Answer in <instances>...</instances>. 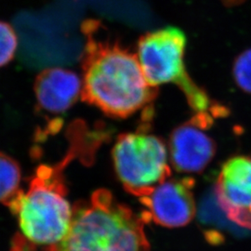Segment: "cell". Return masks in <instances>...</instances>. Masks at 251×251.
I'll use <instances>...</instances> for the list:
<instances>
[{
  "mask_svg": "<svg viewBox=\"0 0 251 251\" xmlns=\"http://www.w3.org/2000/svg\"><path fill=\"white\" fill-rule=\"evenodd\" d=\"M22 171L18 162L0 152V203L7 205L20 191Z\"/></svg>",
  "mask_w": 251,
  "mask_h": 251,
  "instance_id": "obj_10",
  "label": "cell"
},
{
  "mask_svg": "<svg viewBox=\"0 0 251 251\" xmlns=\"http://www.w3.org/2000/svg\"><path fill=\"white\" fill-rule=\"evenodd\" d=\"M75 150L72 147L59 164L40 165L26 191L20 189L6 205L18 219L19 234L34 251L57 245L70 229L73 208L66 198L64 169L75 157Z\"/></svg>",
  "mask_w": 251,
  "mask_h": 251,
  "instance_id": "obj_3",
  "label": "cell"
},
{
  "mask_svg": "<svg viewBox=\"0 0 251 251\" xmlns=\"http://www.w3.org/2000/svg\"><path fill=\"white\" fill-rule=\"evenodd\" d=\"M98 32L94 22L84 25L81 99L108 117L126 118L151 104L157 89L146 80L137 55Z\"/></svg>",
  "mask_w": 251,
  "mask_h": 251,
  "instance_id": "obj_1",
  "label": "cell"
},
{
  "mask_svg": "<svg viewBox=\"0 0 251 251\" xmlns=\"http://www.w3.org/2000/svg\"><path fill=\"white\" fill-rule=\"evenodd\" d=\"M18 48V37L9 24L0 21V68L10 63Z\"/></svg>",
  "mask_w": 251,
  "mask_h": 251,
  "instance_id": "obj_11",
  "label": "cell"
},
{
  "mask_svg": "<svg viewBox=\"0 0 251 251\" xmlns=\"http://www.w3.org/2000/svg\"><path fill=\"white\" fill-rule=\"evenodd\" d=\"M214 118L210 114H196L172 131L169 148L171 164L178 172L200 173L212 161L216 144L206 130Z\"/></svg>",
  "mask_w": 251,
  "mask_h": 251,
  "instance_id": "obj_7",
  "label": "cell"
},
{
  "mask_svg": "<svg viewBox=\"0 0 251 251\" xmlns=\"http://www.w3.org/2000/svg\"><path fill=\"white\" fill-rule=\"evenodd\" d=\"M233 77L241 90L251 93V49L236 58L233 64Z\"/></svg>",
  "mask_w": 251,
  "mask_h": 251,
  "instance_id": "obj_12",
  "label": "cell"
},
{
  "mask_svg": "<svg viewBox=\"0 0 251 251\" xmlns=\"http://www.w3.org/2000/svg\"><path fill=\"white\" fill-rule=\"evenodd\" d=\"M222 211L231 222L251 230V158L234 156L225 162L213 189Z\"/></svg>",
  "mask_w": 251,
  "mask_h": 251,
  "instance_id": "obj_8",
  "label": "cell"
},
{
  "mask_svg": "<svg viewBox=\"0 0 251 251\" xmlns=\"http://www.w3.org/2000/svg\"><path fill=\"white\" fill-rule=\"evenodd\" d=\"M195 179L191 177L167 179L158 184L140 202L145 207L142 216L146 223L178 228L190 224L196 215L197 206L193 189Z\"/></svg>",
  "mask_w": 251,
  "mask_h": 251,
  "instance_id": "obj_6",
  "label": "cell"
},
{
  "mask_svg": "<svg viewBox=\"0 0 251 251\" xmlns=\"http://www.w3.org/2000/svg\"><path fill=\"white\" fill-rule=\"evenodd\" d=\"M185 48L186 36L177 27H165L142 36L137 56L146 80L154 88L164 84L176 85L196 114L225 116L226 109L212 102L206 91L189 75L184 63Z\"/></svg>",
  "mask_w": 251,
  "mask_h": 251,
  "instance_id": "obj_4",
  "label": "cell"
},
{
  "mask_svg": "<svg viewBox=\"0 0 251 251\" xmlns=\"http://www.w3.org/2000/svg\"><path fill=\"white\" fill-rule=\"evenodd\" d=\"M34 91L37 107L50 116L65 114L81 97L82 79L63 68H47L36 75Z\"/></svg>",
  "mask_w": 251,
  "mask_h": 251,
  "instance_id": "obj_9",
  "label": "cell"
},
{
  "mask_svg": "<svg viewBox=\"0 0 251 251\" xmlns=\"http://www.w3.org/2000/svg\"><path fill=\"white\" fill-rule=\"evenodd\" d=\"M145 223L110 191L99 189L75 205L66 236L43 251H149Z\"/></svg>",
  "mask_w": 251,
  "mask_h": 251,
  "instance_id": "obj_2",
  "label": "cell"
},
{
  "mask_svg": "<svg viewBox=\"0 0 251 251\" xmlns=\"http://www.w3.org/2000/svg\"><path fill=\"white\" fill-rule=\"evenodd\" d=\"M112 155L119 181L128 194L137 198L148 196L171 178L166 145L160 138L145 130L120 135Z\"/></svg>",
  "mask_w": 251,
  "mask_h": 251,
  "instance_id": "obj_5",
  "label": "cell"
}]
</instances>
